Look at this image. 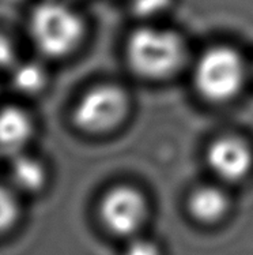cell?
<instances>
[{"label":"cell","mask_w":253,"mask_h":255,"mask_svg":"<svg viewBox=\"0 0 253 255\" xmlns=\"http://www.w3.org/2000/svg\"><path fill=\"white\" fill-rule=\"evenodd\" d=\"M15 21L30 53L49 64L78 55L91 33L84 5L73 0H22Z\"/></svg>","instance_id":"6da1fadb"},{"label":"cell","mask_w":253,"mask_h":255,"mask_svg":"<svg viewBox=\"0 0 253 255\" xmlns=\"http://www.w3.org/2000/svg\"><path fill=\"white\" fill-rule=\"evenodd\" d=\"M124 56L128 67L138 77L162 81L173 77L185 66L188 44L174 27L142 23L125 37Z\"/></svg>","instance_id":"7a4b0ae2"},{"label":"cell","mask_w":253,"mask_h":255,"mask_svg":"<svg viewBox=\"0 0 253 255\" xmlns=\"http://www.w3.org/2000/svg\"><path fill=\"white\" fill-rule=\"evenodd\" d=\"M249 71L248 63L237 48L230 44H214L196 59L193 82L202 97L225 103L241 92Z\"/></svg>","instance_id":"3957f363"},{"label":"cell","mask_w":253,"mask_h":255,"mask_svg":"<svg viewBox=\"0 0 253 255\" xmlns=\"http://www.w3.org/2000/svg\"><path fill=\"white\" fill-rule=\"evenodd\" d=\"M128 99L114 85H97L88 89L74 110V122L83 131L105 132L119 126L127 115Z\"/></svg>","instance_id":"277c9868"},{"label":"cell","mask_w":253,"mask_h":255,"mask_svg":"<svg viewBox=\"0 0 253 255\" xmlns=\"http://www.w3.org/2000/svg\"><path fill=\"white\" fill-rule=\"evenodd\" d=\"M147 214L145 197L129 186H119L105 194L99 205V216L105 228L119 236L134 235Z\"/></svg>","instance_id":"5b68a950"},{"label":"cell","mask_w":253,"mask_h":255,"mask_svg":"<svg viewBox=\"0 0 253 255\" xmlns=\"http://www.w3.org/2000/svg\"><path fill=\"white\" fill-rule=\"evenodd\" d=\"M207 161L219 179L238 182L251 171L253 156L249 146L244 141L234 136H223L210 146Z\"/></svg>","instance_id":"8992f818"},{"label":"cell","mask_w":253,"mask_h":255,"mask_svg":"<svg viewBox=\"0 0 253 255\" xmlns=\"http://www.w3.org/2000/svg\"><path fill=\"white\" fill-rule=\"evenodd\" d=\"M34 132L30 115L19 107L8 105L0 110V149L14 156L21 153Z\"/></svg>","instance_id":"52a82bcc"},{"label":"cell","mask_w":253,"mask_h":255,"mask_svg":"<svg viewBox=\"0 0 253 255\" xmlns=\"http://www.w3.org/2000/svg\"><path fill=\"white\" fill-rule=\"evenodd\" d=\"M49 63L30 53L22 57L7 73V77L15 92L23 96H37L49 84Z\"/></svg>","instance_id":"ba28073f"},{"label":"cell","mask_w":253,"mask_h":255,"mask_svg":"<svg viewBox=\"0 0 253 255\" xmlns=\"http://www.w3.org/2000/svg\"><path fill=\"white\" fill-rule=\"evenodd\" d=\"M10 179L15 188L23 193H38L47 183V171L36 157L18 153L10 164Z\"/></svg>","instance_id":"9c48e42d"},{"label":"cell","mask_w":253,"mask_h":255,"mask_svg":"<svg viewBox=\"0 0 253 255\" xmlns=\"http://www.w3.org/2000/svg\"><path fill=\"white\" fill-rule=\"evenodd\" d=\"M229 208L226 194L218 187L204 186L197 188L189 198L192 216L202 223H215L222 219Z\"/></svg>","instance_id":"30bf717a"},{"label":"cell","mask_w":253,"mask_h":255,"mask_svg":"<svg viewBox=\"0 0 253 255\" xmlns=\"http://www.w3.org/2000/svg\"><path fill=\"white\" fill-rule=\"evenodd\" d=\"M25 40L15 19L0 16V73H8L23 55Z\"/></svg>","instance_id":"8fae6325"},{"label":"cell","mask_w":253,"mask_h":255,"mask_svg":"<svg viewBox=\"0 0 253 255\" xmlns=\"http://www.w3.org/2000/svg\"><path fill=\"white\" fill-rule=\"evenodd\" d=\"M19 217V203L14 191L0 183V234L12 228Z\"/></svg>","instance_id":"7c38bea8"},{"label":"cell","mask_w":253,"mask_h":255,"mask_svg":"<svg viewBox=\"0 0 253 255\" xmlns=\"http://www.w3.org/2000/svg\"><path fill=\"white\" fill-rule=\"evenodd\" d=\"M124 255H161L160 249L150 242L145 239H135L125 249Z\"/></svg>","instance_id":"4fadbf2b"},{"label":"cell","mask_w":253,"mask_h":255,"mask_svg":"<svg viewBox=\"0 0 253 255\" xmlns=\"http://www.w3.org/2000/svg\"><path fill=\"white\" fill-rule=\"evenodd\" d=\"M73 1H75V3H79V4L84 5V1H86V0H73Z\"/></svg>","instance_id":"5bb4252c"},{"label":"cell","mask_w":253,"mask_h":255,"mask_svg":"<svg viewBox=\"0 0 253 255\" xmlns=\"http://www.w3.org/2000/svg\"><path fill=\"white\" fill-rule=\"evenodd\" d=\"M251 71H252V73H253V63H252V68H251Z\"/></svg>","instance_id":"9a60e30c"}]
</instances>
